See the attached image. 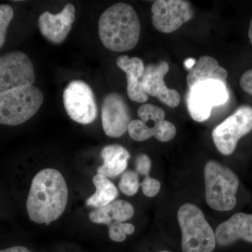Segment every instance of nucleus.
Segmentation results:
<instances>
[{"label":"nucleus","instance_id":"2eb2a0df","mask_svg":"<svg viewBox=\"0 0 252 252\" xmlns=\"http://www.w3.org/2000/svg\"><path fill=\"white\" fill-rule=\"evenodd\" d=\"M215 233L217 244L221 247L228 246L239 240L252 243V215L235 214L219 225Z\"/></svg>","mask_w":252,"mask_h":252},{"label":"nucleus","instance_id":"f257e3e1","mask_svg":"<svg viewBox=\"0 0 252 252\" xmlns=\"http://www.w3.org/2000/svg\"><path fill=\"white\" fill-rule=\"evenodd\" d=\"M67 201V185L62 174L44 169L32 181L26 203L28 216L34 223L49 225L61 217Z\"/></svg>","mask_w":252,"mask_h":252},{"label":"nucleus","instance_id":"6ab92c4d","mask_svg":"<svg viewBox=\"0 0 252 252\" xmlns=\"http://www.w3.org/2000/svg\"><path fill=\"white\" fill-rule=\"evenodd\" d=\"M134 213L133 207L128 202L116 200L106 206L95 209L91 212L89 214V219L94 223L109 226L113 223H122L130 220Z\"/></svg>","mask_w":252,"mask_h":252},{"label":"nucleus","instance_id":"bb28decb","mask_svg":"<svg viewBox=\"0 0 252 252\" xmlns=\"http://www.w3.org/2000/svg\"><path fill=\"white\" fill-rule=\"evenodd\" d=\"M0 252H34L23 246H14L0 250Z\"/></svg>","mask_w":252,"mask_h":252},{"label":"nucleus","instance_id":"ddd939ff","mask_svg":"<svg viewBox=\"0 0 252 252\" xmlns=\"http://www.w3.org/2000/svg\"><path fill=\"white\" fill-rule=\"evenodd\" d=\"M169 69L168 63L165 61L148 64L144 67L142 84L148 95L157 97L168 107L175 108L180 103L181 97L175 89H168L164 81Z\"/></svg>","mask_w":252,"mask_h":252},{"label":"nucleus","instance_id":"a878e982","mask_svg":"<svg viewBox=\"0 0 252 252\" xmlns=\"http://www.w3.org/2000/svg\"><path fill=\"white\" fill-rule=\"evenodd\" d=\"M240 84L243 91L252 95V69L244 73L240 78Z\"/></svg>","mask_w":252,"mask_h":252},{"label":"nucleus","instance_id":"dca6fc26","mask_svg":"<svg viewBox=\"0 0 252 252\" xmlns=\"http://www.w3.org/2000/svg\"><path fill=\"white\" fill-rule=\"evenodd\" d=\"M118 67L126 73L127 77V92L129 98L137 103H144L149 95L144 91L142 78L144 72L143 61L140 58L128 57L126 55L117 60Z\"/></svg>","mask_w":252,"mask_h":252},{"label":"nucleus","instance_id":"a211bd4d","mask_svg":"<svg viewBox=\"0 0 252 252\" xmlns=\"http://www.w3.org/2000/svg\"><path fill=\"white\" fill-rule=\"evenodd\" d=\"M103 164L97 168V174L107 177H117L125 172L130 158L128 151L119 144L106 146L101 152Z\"/></svg>","mask_w":252,"mask_h":252},{"label":"nucleus","instance_id":"39448f33","mask_svg":"<svg viewBox=\"0 0 252 252\" xmlns=\"http://www.w3.org/2000/svg\"><path fill=\"white\" fill-rule=\"evenodd\" d=\"M44 94L34 86H23L0 94V124L15 126L31 119L40 108Z\"/></svg>","mask_w":252,"mask_h":252},{"label":"nucleus","instance_id":"c85d7f7f","mask_svg":"<svg viewBox=\"0 0 252 252\" xmlns=\"http://www.w3.org/2000/svg\"><path fill=\"white\" fill-rule=\"evenodd\" d=\"M248 35L249 39H250L252 44V19L251 20V22H250V28H249Z\"/></svg>","mask_w":252,"mask_h":252},{"label":"nucleus","instance_id":"0eeeda50","mask_svg":"<svg viewBox=\"0 0 252 252\" xmlns=\"http://www.w3.org/2000/svg\"><path fill=\"white\" fill-rule=\"evenodd\" d=\"M228 99L227 84L208 80L199 82L189 89L186 101L192 119L195 122H204L210 118L213 107L223 105Z\"/></svg>","mask_w":252,"mask_h":252},{"label":"nucleus","instance_id":"f8f14e48","mask_svg":"<svg viewBox=\"0 0 252 252\" xmlns=\"http://www.w3.org/2000/svg\"><path fill=\"white\" fill-rule=\"evenodd\" d=\"M132 122L128 106L117 93H111L104 97L102 104V127L110 137H120L127 131Z\"/></svg>","mask_w":252,"mask_h":252},{"label":"nucleus","instance_id":"20e7f679","mask_svg":"<svg viewBox=\"0 0 252 252\" xmlns=\"http://www.w3.org/2000/svg\"><path fill=\"white\" fill-rule=\"evenodd\" d=\"M205 198L207 205L217 211H230L237 203L238 176L228 167L209 160L204 168Z\"/></svg>","mask_w":252,"mask_h":252},{"label":"nucleus","instance_id":"393cba45","mask_svg":"<svg viewBox=\"0 0 252 252\" xmlns=\"http://www.w3.org/2000/svg\"><path fill=\"white\" fill-rule=\"evenodd\" d=\"M136 172L138 175H144V177L149 176L152 170V160L148 155L141 154L137 155L135 158Z\"/></svg>","mask_w":252,"mask_h":252},{"label":"nucleus","instance_id":"7ed1b4c3","mask_svg":"<svg viewBox=\"0 0 252 252\" xmlns=\"http://www.w3.org/2000/svg\"><path fill=\"white\" fill-rule=\"evenodd\" d=\"M182 231V252H214L215 233L202 210L192 203L182 205L177 212Z\"/></svg>","mask_w":252,"mask_h":252},{"label":"nucleus","instance_id":"6e6552de","mask_svg":"<svg viewBox=\"0 0 252 252\" xmlns=\"http://www.w3.org/2000/svg\"><path fill=\"white\" fill-rule=\"evenodd\" d=\"M252 130V107L242 106L212 130L217 150L225 156L234 152L238 141Z\"/></svg>","mask_w":252,"mask_h":252},{"label":"nucleus","instance_id":"423d86ee","mask_svg":"<svg viewBox=\"0 0 252 252\" xmlns=\"http://www.w3.org/2000/svg\"><path fill=\"white\" fill-rule=\"evenodd\" d=\"M137 114L140 120H133L129 124L127 132L137 142L148 140L155 137L162 142L175 138L177 129L172 123L165 120L163 109L152 104H144L139 107Z\"/></svg>","mask_w":252,"mask_h":252},{"label":"nucleus","instance_id":"9b49d317","mask_svg":"<svg viewBox=\"0 0 252 252\" xmlns=\"http://www.w3.org/2000/svg\"><path fill=\"white\" fill-rule=\"evenodd\" d=\"M152 11L154 27L165 34L177 31L194 16L193 6L187 0H158Z\"/></svg>","mask_w":252,"mask_h":252},{"label":"nucleus","instance_id":"cd10ccee","mask_svg":"<svg viewBox=\"0 0 252 252\" xmlns=\"http://www.w3.org/2000/svg\"><path fill=\"white\" fill-rule=\"evenodd\" d=\"M196 61L194 59H188L186 60L185 61V67L186 69L190 70V69L193 68V66L195 65Z\"/></svg>","mask_w":252,"mask_h":252},{"label":"nucleus","instance_id":"aec40b11","mask_svg":"<svg viewBox=\"0 0 252 252\" xmlns=\"http://www.w3.org/2000/svg\"><path fill=\"white\" fill-rule=\"evenodd\" d=\"M93 182L95 187L96 191L86 200L87 206L101 208L116 200L119 195V191L117 187L108 178L97 174L94 176Z\"/></svg>","mask_w":252,"mask_h":252},{"label":"nucleus","instance_id":"5701e85b","mask_svg":"<svg viewBox=\"0 0 252 252\" xmlns=\"http://www.w3.org/2000/svg\"><path fill=\"white\" fill-rule=\"evenodd\" d=\"M14 16V10L10 5H0V49L4 46L8 27Z\"/></svg>","mask_w":252,"mask_h":252},{"label":"nucleus","instance_id":"9d476101","mask_svg":"<svg viewBox=\"0 0 252 252\" xmlns=\"http://www.w3.org/2000/svg\"><path fill=\"white\" fill-rule=\"evenodd\" d=\"M63 103L68 116L79 124H90L97 117L94 92L84 81L69 83L63 93Z\"/></svg>","mask_w":252,"mask_h":252},{"label":"nucleus","instance_id":"412c9836","mask_svg":"<svg viewBox=\"0 0 252 252\" xmlns=\"http://www.w3.org/2000/svg\"><path fill=\"white\" fill-rule=\"evenodd\" d=\"M140 187L139 175L134 170H127L123 174L119 183V187L123 193L131 196L135 195Z\"/></svg>","mask_w":252,"mask_h":252},{"label":"nucleus","instance_id":"b1692460","mask_svg":"<svg viewBox=\"0 0 252 252\" xmlns=\"http://www.w3.org/2000/svg\"><path fill=\"white\" fill-rule=\"evenodd\" d=\"M140 187L144 195L149 198H152L156 196L160 191L161 184L157 179L147 176L144 177L143 181L141 182Z\"/></svg>","mask_w":252,"mask_h":252},{"label":"nucleus","instance_id":"4be33fe9","mask_svg":"<svg viewBox=\"0 0 252 252\" xmlns=\"http://www.w3.org/2000/svg\"><path fill=\"white\" fill-rule=\"evenodd\" d=\"M109 236L112 241L122 243L125 241L127 235H132L135 228L132 223H116L109 225Z\"/></svg>","mask_w":252,"mask_h":252},{"label":"nucleus","instance_id":"f3484780","mask_svg":"<svg viewBox=\"0 0 252 252\" xmlns=\"http://www.w3.org/2000/svg\"><path fill=\"white\" fill-rule=\"evenodd\" d=\"M228 72L220 67L215 58L203 56L196 61L195 65L189 71L187 83L189 89L202 81L208 80L220 81L227 84Z\"/></svg>","mask_w":252,"mask_h":252},{"label":"nucleus","instance_id":"c756f323","mask_svg":"<svg viewBox=\"0 0 252 252\" xmlns=\"http://www.w3.org/2000/svg\"><path fill=\"white\" fill-rule=\"evenodd\" d=\"M172 252L167 251V250H162V251H160V252Z\"/></svg>","mask_w":252,"mask_h":252},{"label":"nucleus","instance_id":"4468645a","mask_svg":"<svg viewBox=\"0 0 252 252\" xmlns=\"http://www.w3.org/2000/svg\"><path fill=\"white\" fill-rule=\"evenodd\" d=\"M75 6L72 4L64 6L57 14L45 11L39 16L38 26L41 34L53 44H61L65 40L75 21Z\"/></svg>","mask_w":252,"mask_h":252},{"label":"nucleus","instance_id":"1a4fd4ad","mask_svg":"<svg viewBox=\"0 0 252 252\" xmlns=\"http://www.w3.org/2000/svg\"><path fill=\"white\" fill-rule=\"evenodd\" d=\"M35 81L34 66L22 51L0 56V94L6 91L32 86Z\"/></svg>","mask_w":252,"mask_h":252},{"label":"nucleus","instance_id":"f03ea898","mask_svg":"<svg viewBox=\"0 0 252 252\" xmlns=\"http://www.w3.org/2000/svg\"><path fill=\"white\" fill-rule=\"evenodd\" d=\"M98 30L104 47L115 52H125L134 49L140 40V18L130 4L117 3L101 15Z\"/></svg>","mask_w":252,"mask_h":252}]
</instances>
